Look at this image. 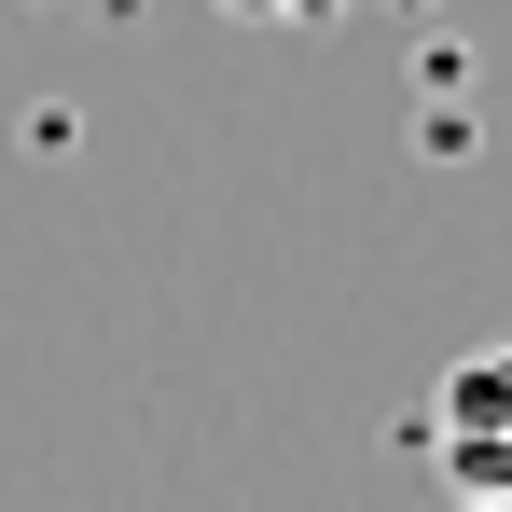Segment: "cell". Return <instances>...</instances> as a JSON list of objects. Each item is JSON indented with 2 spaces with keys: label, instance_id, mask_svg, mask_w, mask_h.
Instances as JSON below:
<instances>
[{
  "label": "cell",
  "instance_id": "1",
  "mask_svg": "<svg viewBox=\"0 0 512 512\" xmlns=\"http://www.w3.org/2000/svg\"><path fill=\"white\" fill-rule=\"evenodd\" d=\"M429 471L457 499H512V346H471L429 388Z\"/></svg>",
  "mask_w": 512,
  "mask_h": 512
},
{
  "label": "cell",
  "instance_id": "2",
  "mask_svg": "<svg viewBox=\"0 0 512 512\" xmlns=\"http://www.w3.org/2000/svg\"><path fill=\"white\" fill-rule=\"evenodd\" d=\"M222 14H277V28H319L333 0H222Z\"/></svg>",
  "mask_w": 512,
  "mask_h": 512
},
{
  "label": "cell",
  "instance_id": "3",
  "mask_svg": "<svg viewBox=\"0 0 512 512\" xmlns=\"http://www.w3.org/2000/svg\"><path fill=\"white\" fill-rule=\"evenodd\" d=\"M457 512H512V499H457Z\"/></svg>",
  "mask_w": 512,
  "mask_h": 512
}]
</instances>
